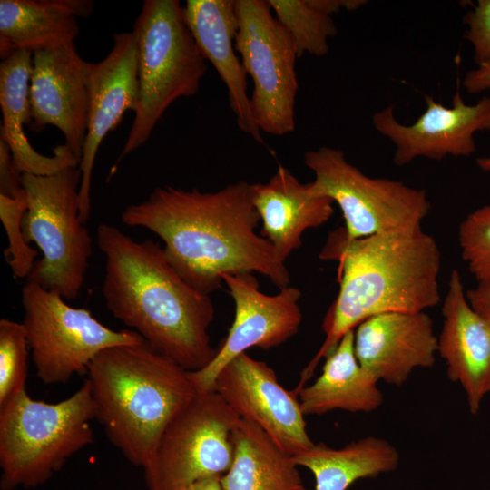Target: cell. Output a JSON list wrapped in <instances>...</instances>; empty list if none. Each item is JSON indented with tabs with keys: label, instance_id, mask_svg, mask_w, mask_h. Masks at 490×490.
Segmentation results:
<instances>
[{
	"label": "cell",
	"instance_id": "cell-1",
	"mask_svg": "<svg viewBox=\"0 0 490 490\" xmlns=\"http://www.w3.org/2000/svg\"><path fill=\"white\" fill-rule=\"evenodd\" d=\"M121 220L158 235L172 266L202 294L219 289L223 274L258 272L279 289L289 286L285 262L255 231L260 218L245 181L212 192L157 187L145 201L127 206Z\"/></svg>",
	"mask_w": 490,
	"mask_h": 490
},
{
	"label": "cell",
	"instance_id": "cell-2",
	"mask_svg": "<svg viewBox=\"0 0 490 490\" xmlns=\"http://www.w3.org/2000/svg\"><path fill=\"white\" fill-rule=\"evenodd\" d=\"M105 258L102 287L112 315L188 371L215 357L209 327L214 306L172 266L159 243L136 241L110 224L97 228Z\"/></svg>",
	"mask_w": 490,
	"mask_h": 490
},
{
	"label": "cell",
	"instance_id": "cell-3",
	"mask_svg": "<svg viewBox=\"0 0 490 490\" xmlns=\"http://www.w3.org/2000/svg\"><path fill=\"white\" fill-rule=\"evenodd\" d=\"M319 258L338 261L339 290L323 319L325 340L301 371L297 392L362 321L387 312L425 311L440 301L441 252L421 227L356 240H348L341 227L329 233Z\"/></svg>",
	"mask_w": 490,
	"mask_h": 490
},
{
	"label": "cell",
	"instance_id": "cell-4",
	"mask_svg": "<svg viewBox=\"0 0 490 490\" xmlns=\"http://www.w3.org/2000/svg\"><path fill=\"white\" fill-rule=\"evenodd\" d=\"M87 376L95 419L124 457L142 468L169 423L198 393L189 371L145 340L103 350Z\"/></svg>",
	"mask_w": 490,
	"mask_h": 490
},
{
	"label": "cell",
	"instance_id": "cell-5",
	"mask_svg": "<svg viewBox=\"0 0 490 490\" xmlns=\"http://www.w3.org/2000/svg\"><path fill=\"white\" fill-rule=\"evenodd\" d=\"M95 409L88 382L57 403L26 390L0 409V488L29 489L47 482L75 453L93 443Z\"/></svg>",
	"mask_w": 490,
	"mask_h": 490
},
{
	"label": "cell",
	"instance_id": "cell-6",
	"mask_svg": "<svg viewBox=\"0 0 490 490\" xmlns=\"http://www.w3.org/2000/svg\"><path fill=\"white\" fill-rule=\"evenodd\" d=\"M132 32L138 49V103L113 171L148 141L176 100L199 91L207 72L178 0H145Z\"/></svg>",
	"mask_w": 490,
	"mask_h": 490
},
{
	"label": "cell",
	"instance_id": "cell-7",
	"mask_svg": "<svg viewBox=\"0 0 490 490\" xmlns=\"http://www.w3.org/2000/svg\"><path fill=\"white\" fill-rule=\"evenodd\" d=\"M81 179L79 167L46 176L22 174L27 199L23 233L43 254L26 281L64 299L78 297L93 252L92 238L79 215Z\"/></svg>",
	"mask_w": 490,
	"mask_h": 490
},
{
	"label": "cell",
	"instance_id": "cell-8",
	"mask_svg": "<svg viewBox=\"0 0 490 490\" xmlns=\"http://www.w3.org/2000/svg\"><path fill=\"white\" fill-rule=\"evenodd\" d=\"M304 163L315 175L309 182L311 191L339 206L348 240L420 228L430 211L424 190L367 176L339 149L324 146L308 151Z\"/></svg>",
	"mask_w": 490,
	"mask_h": 490
},
{
	"label": "cell",
	"instance_id": "cell-9",
	"mask_svg": "<svg viewBox=\"0 0 490 490\" xmlns=\"http://www.w3.org/2000/svg\"><path fill=\"white\" fill-rule=\"evenodd\" d=\"M25 330L38 378L45 385L63 384L87 374L103 350L144 339L134 330H113L83 308H74L56 292L27 282L22 289Z\"/></svg>",
	"mask_w": 490,
	"mask_h": 490
},
{
	"label": "cell",
	"instance_id": "cell-10",
	"mask_svg": "<svg viewBox=\"0 0 490 490\" xmlns=\"http://www.w3.org/2000/svg\"><path fill=\"white\" fill-rule=\"evenodd\" d=\"M240 419L214 390L198 392L169 423L143 467L148 490H174L222 476L234 458Z\"/></svg>",
	"mask_w": 490,
	"mask_h": 490
},
{
	"label": "cell",
	"instance_id": "cell-11",
	"mask_svg": "<svg viewBox=\"0 0 490 490\" xmlns=\"http://www.w3.org/2000/svg\"><path fill=\"white\" fill-rule=\"evenodd\" d=\"M235 49L253 82L250 110L260 132L282 136L295 129L299 88L295 44L269 0H234Z\"/></svg>",
	"mask_w": 490,
	"mask_h": 490
},
{
	"label": "cell",
	"instance_id": "cell-12",
	"mask_svg": "<svg viewBox=\"0 0 490 490\" xmlns=\"http://www.w3.org/2000/svg\"><path fill=\"white\" fill-rule=\"evenodd\" d=\"M221 279L234 301V319L211 363L189 371L198 392L212 391L221 369L247 349H269L289 339L299 331L302 320L299 289L287 286L270 296L260 290L253 273L223 274Z\"/></svg>",
	"mask_w": 490,
	"mask_h": 490
},
{
	"label": "cell",
	"instance_id": "cell-13",
	"mask_svg": "<svg viewBox=\"0 0 490 490\" xmlns=\"http://www.w3.org/2000/svg\"><path fill=\"white\" fill-rule=\"evenodd\" d=\"M212 390L291 456L314 445L307 432L299 396L281 386L267 363L242 353L221 369Z\"/></svg>",
	"mask_w": 490,
	"mask_h": 490
},
{
	"label": "cell",
	"instance_id": "cell-14",
	"mask_svg": "<svg viewBox=\"0 0 490 490\" xmlns=\"http://www.w3.org/2000/svg\"><path fill=\"white\" fill-rule=\"evenodd\" d=\"M426 109L411 125L398 122L394 105L376 113L375 129L395 144L394 163L403 166L417 157L442 160L451 155L468 157L476 149L474 135L490 130V96L475 104H466L457 90L452 107L425 97Z\"/></svg>",
	"mask_w": 490,
	"mask_h": 490
},
{
	"label": "cell",
	"instance_id": "cell-15",
	"mask_svg": "<svg viewBox=\"0 0 490 490\" xmlns=\"http://www.w3.org/2000/svg\"><path fill=\"white\" fill-rule=\"evenodd\" d=\"M89 66L74 43L33 53L30 129L39 132L47 125L56 127L79 160L87 131Z\"/></svg>",
	"mask_w": 490,
	"mask_h": 490
},
{
	"label": "cell",
	"instance_id": "cell-16",
	"mask_svg": "<svg viewBox=\"0 0 490 490\" xmlns=\"http://www.w3.org/2000/svg\"><path fill=\"white\" fill-rule=\"evenodd\" d=\"M110 53L89 66V110L79 169V215L84 224L91 214V181L98 150L106 135L138 103V49L132 32L113 34Z\"/></svg>",
	"mask_w": 490,
	"mask_h": 490
},
{
	"label": "cell",
	"instance_id": "cell-17",
	"mask_svg": "<svg viewBox=\"0 0 490 490\" xmlns=\"http://www.w3.org/2000/svg\"><path fill=\"white\" fill-rule=\"evenodd\" d=\"M438 339L425 312H387L362 321L354 330L360 366L377 381L396 387L417 368L436 363Z\"/></svg>",
	"mask_w": 490,
	"mask_h": 490
},
{
	"label": "cell",
	"instance_id": "cell-18",
	"mask_svg": "<svg viewBox=\"0 0 490 490\" xmlns=\"http://www.w3.org/2000/svg\"><path fill=\"white\" fill-rule=\"evenodd\" d=\"M442 315L437 353L445 360L447 377L460 384L475 415L490 393V321L468 303L457 270L450 274Z\"/></svg>",
	"mask_w": 490,
	"mask_h": 490
},
{
	"label": "cell",
	"instance_id": "cell-19",
	"mask_svg": "<svg viewBox=\"0 0 490 490\" xmlns=\"http://www.w3.org/2000/svg\"><path fill=\"white\" fill-rule=\"evenodd\" d=\"M183 10L201 53L227 88L238 127L257 142L265 144L251 113L247 74L236 54L238 21L234 0H187Z\"/></svg>",
	"mask_w": 490,
	"mask_h": 490
},
{
	"label": "cell",
	"instance_id": "cell-20",
	"mask_svg": "<svg viewBox=\"0 0 490 490\" xmlns=\"http://www.w3.org/2000/svg\"><path fill=\"white\" fill-rule=\"evenodd\" d=\"M251 197L262 221L261 236L283 262L301 245L305 230L322 225L334 213L330 198L315 195L309 182L301 183L280 163L268 182L251 183Z\"/></svg>",
	"mask_w": 490,
	"mask_h": 490
},
{
	"label": "cell",
	"instance_id": "cell-21",
	"mask_svg": "<svg viewBox=\"0 0 490 490\" xmlns=\"http://www.w3.org/2000/svg\"><path fill=\"white\" fill-rule=\"evenodd\" d=\"M33 53L17 51L0 63V138L8 145L15 167L22 174L46 176L69 167H79L80 160L64 145L54 148L53 155L39 153L31 145L24 125L31 124L30 78Z\"/></svg>",
	"mask_w": 490,
	"mask_h": 490
},
{
	"label": "cell",
	"instance_id": "cell-22",
	"mask_svg": "<svg viewBox=\"0 0 490 490\" xmlns=\"http://www.w3.org/2000/svg\"><path fill=\"white\" fill-rule=\"evenodd\" d=\"M93 10L90 0H1L0 57L74 43L78 17Z\"/></svg>",
	"mask_w": 490,
	"mask_h": 490
},
{
	"label": "cell",
	"instance_id": "cell-23",
	"mask_svg": "<svg viewBox=\"0 0 490 490\" xmlns=\"http://www.w3.org/2000/svg\"><path fill=\"white\" fill-rule=\"evenodd\" d=\"M354 330L348 331L327 354L322 373L298 393L304 416L333 410L370 413L383 403L378 381L364 369L354 350Z\"/></svg>",
	"mask_w": 490,
	"mask_h": 490
},
{
	"label": "cell",
	"instance_id": "cell-24",
	"mask_svg": "<svg viewBox=\"0 0 490 490\" xmlns=\"http://www.w3.org/2000/svg\"><path fill=\"white\" fill-rule=\"evenodd\" d=\"M234 442L232 464L220 479L222 490H308L292 456L255 423L241 418Z\"/></svg>",
	"mask_w": 490,
	"mask_h": 490
},
{
	"label": "cell",
	"instance_id": "cell-25",
	"mask_svg": "<svg viewBox=\"0 0 490 490\" xmlns=\"http://www.w3.org/2000/svg\"><path fill=\"white\" fill-rule=\"evenodd\" d=\"M399 453L387 440L373 436L340 448L315 444L295 455L298 466L309 469L315 478V490H348L357 480L374 478L398 466Z\"/></svg>",
	"mask_w": 490,
	"mask_h": 490
},
{
	"label": "cell",
	"instance_id": "cell-26",
	"mask_svg": "<svg viewBox=\"0 0 490 490\" xmlns=\"http://www.w3.org/2000/svg\"><path fill=\"white\" fill-rule=\"evenodd\" d=\"M272 12L289 34L298 56H324L328 38L338 33L326 0H269Z\"/></svg>",
	"mask_w": 490,
	"mask_h": 490
},
{
	"label": "cell",
	"instance_id": "cell-27",
	"mask_svg": "<svg viewBox=\"0 0 490 490\" xmlns=\"http://www.w3.org/2000/svg\"><path fill=\"white\" fill-rule=\"evenodd\" d=\"M29 345L24 328L0 320V409L25 389Z\"/></svg>",
	"mask_w": 490,
	"mask_h": 490
},
{
	"label": "cell",
	"instance_id": "cell-28",
	"mask_svg": "<svg viewBox=\"0 0 490 490\" xmlns=\"http://www.w3.org/2000/svg\"><path fill=\"white\" fill-rule=\"evenodd\" d=\"M27 210L26 193L18 197L0 194V219L8 239L5 259L15 278L27 279L38 256V251L26 242L22 221Z\"/></svg>",
	"mask_w": 490,
	"mask_h": 490
},
{
	"label": "cell",
	"instance_id": "cell-29",
	"mask_svg": "<svg viewBox=\"0 0 490 490\" xmlns=\"http://www.w3.org/2000/svg\"><path fill=\"white\" fill-rule=\"evenodd\" d=\"M463 260L477 282L490 281V205L477 208L459 225Z\"/></svg>",
	"mask_w": 490,
	"mask_h": 490
},
{
	"label": "cell",
	"instance_id": "cell-30",
	"mask_svg": "<svg viewBox=\"0 0 490 490\" xmlns=\"http://www.w3.org/2000/svg\"><path fill=\"white\" fill-rule=\"evenodd\" d=\"M464 22L468 25L465 38L474 47L475 63L481 64L490 58V0H478Z\"/></svg>",
	"mask_w": 490,
	"mask_h": 490
},
{
	"label": "cell",
	"instance_id": "cell-31",
	"mask_svg": "<svg viewBox=\"0 0 490 490\" xmlns=\"http://www.w3.org/2000/svg\"><path fill=\"white\" fill-rule=\"evenodd\" d=\"M463 86L469 93H478L490 89V58L466 73Z\"/></svg>",
	"mask_w": 490,
	"mask_h": 490
},
{
	"label": "cell",
	"instance_id": "cell-32",
	"mask_svg": "<svg viewBox=\"0 0 490 490\" xmlns=\"http://www.w3.org/2000/svg\"><path fill=\"white\" fill-rule=\"evenodd\" d=\"M466 296L472 309L490 321V281L477 282L466 291Z\"/></svg>",
	"mask_w": 490,
	"mask_h": 490
},
{
	"label": "cell",
	"instance_id": "cell-33",
	"mask_svg": "<svg viewBox=\"0 0 490 490\" xmlns=\"http://www.w3.org/2000/svg\"><path fill=\"white\" fill-rule=\"evenodd\" d=\"M220 477H210L174 490H222Z\"/></svg>",
	"mask_w": 490,
	"mask_h": 490
},
{
	"label": "cell",
	"instance_id": "cell-34",
	"mask_svg": "<svg viewBox=\"0 0 490 490\" xmlns=\"http://www.w3.org/2000/svg\"><path fill=\"white\" fill-rule=\"evenodd\" d=\"M476 164L480 170L490 172V156H483L476 159Z\"/></svg>",
	"mask_w": 490,
	"mask_h": 490
}]
</instances>
